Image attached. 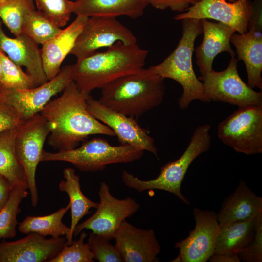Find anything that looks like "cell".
Returning <instances> with one entry per match:
<instances>
[{
    "label": "cell",
    "mask_w": 262,
    "mask_h": 262,
    "mask_svg": "<svg viewBox=\"0 0 262 262\" xmlns=\"http://www.w3.org/2000/svg\"><path fill=\"white\" fill-rule=\"evenodd\" d=\"M90 97V94L81 92L72 81L60 97L44 107L40 113L54 125L48 136L49 145L58 151H65L77 147L92 135L115 136L89 112L87 101Z\"/></svg>",
    "instance_id": "6da1fadb"
},
{
    "label": "cell",
    "mask_w": 262,
    "mask_h": 262,
    "mask_svg": "<svg viewBox=\"0 0 262 262\" xmlns=\"http://www.w3.org/2000/svg\"><path fill=\"white\" fill-rule=\"evenodd\" d=\"M147 53L136 44L118 42L105 51H96L77 60L72 65V80L81 92L90 94L120 77L143 68Z\"/></svg>",
    "instance_id": "7a4b0ae2"
},
{
    "label": "cell",
    "mask_w": 262,
    "mask_h": 262,
    "mask_svg": "<svg viewBox=\"0 0 262 262\" xmlns=\"http://www.w3.org/2000/svg\"><path fill=\"white\" fill-rule=\"evenodd\" d=\"M164 79L149 68L120 77L103 86L98 101L134 118L158 106L165 91Z\"/></svg>",
    "instance_id": "3957f363"
},
{
    "label": "cell",
    "mask_w": 262,
    "mask_h": 262,
    "mask_svg": "<svg viewBox=\"0 0 262 262\" xmlns=\"http://www.w3.org/2000/svg\"><path fill=\"white\" fill-rule=\"evenodd\" d=\"M181 21L182 37L176 49L163 61L149 68L164 79H172L181 86L183 92L178 105L181 109H185L193 101H210L205 94L203 83L196 77L192 65L195 42L202 33L201 20L188 18Z\"/></svg>",
    "instance_id": "277c9868"
},
{
    "label": "cell",
    "mask_w": 262,
    "mask_h": 262,
    "mask_svg": "<svg viewBox=\"0 0 262 262\" xmlns=\"http://www.w3.org/2000/svg\"><path fill=\"white\" fill-rule=\"evenodd\" d=\"M210 129L211 126L208 124L197 127L183 153L178 159L163 166L156 178L142 180L124 170L121 176L123 183L127 187L140 192L149 190L167 191L176 195L183 203L190 205V202L181 192V184L192 163L210 148Z\"/></svg>",
    "instance_id": "5b68a950"
},
{
    "label": "cell",
    "mask_w": 262,
    "mask_h": 262,
    "mask_svg": "<svg viewBox=\"0 0 262 262\" xmlns=\"http://www.w3.org/2000/svg\"><path fill=\"white\" fill-rule=\"evenodd\" d=\"M144 151L134 147L111 145L100 137L83 141L80 147L65 151H43L41 162L63 161L69 163L81 171H102L110 164L128 163L140 159Z\"/></svg>",
    "instance_id": "8992f818"
},
{
    "label": "cell",
    "mask_w": 262,
    "mask_h": 262,
    "mask_svg": "<svg viewBox=\"0 0 262 262\" xmlns=\"http://www.w3.org/2000/svg\"><path fill=\"white\" fill-rule=\"evenodd\" d=\"M54 125L40 113L24 121L16 128L15 148L18 161L23 169L32 206L38 202L36 172L43 152L46 138Z\"/></svg>",
    "instance_id": "52a82bcc"
},
{
    "label": "cell",
    "mask_w": 262,
    "mask_h": 262,
    "mask_svg": "<svg viewBox=\"0 0 262 262\" xmlns=\"http://www.w3.org/2000/svg\"><path fill=\"white\" fill-rule=\"evenodd\" d=\"M219 140L247 155L262 152V105L238 107L217 127Z\"/></svg>",
    "instance_id": "ba28073f"
},
{
    "label": "cell",
    "mask_w": 262,
    "mask_h": 262,
    "mask_svg": "<svg viewBox=\"0 0 262 262\" xmlns=\"http://www.w3.org/2000/svg\"><path fill=\"white\" fill-rule=\"evenodd\" d=\"M238 60L231 57L225 70L213 69L200 77L210 101L222 102L238 107L262 105V92L255 91L243 82L237 69Z\"/></svg>",
    "instance_id": "9c48e42d"
},
{
    "label": "cell",
    "mask_w": 262,
    "mask_h": 262,
    "mask_svg": "<svg viewBox=\"0 0 262 262\" xmlns=\"http://www.w3.org/2000/svg\"><path fill=\"white\" fill-rule=\"evenodd\" d=\"M99 203L94 213L76 227L74 235L77 236L84 229L111 240L121 224L133 215L139 209L136 200L128 197L118 199L111 193L109 186L105 182L100 184L98 191Z\"/></svg>",
    "instance_id": "30bf717a"
},
{
    "label": "cell",
    "mask_w": 262,
    "mask_h": 262,
    "mask_svg": "<svg viewBox=\"0 0 262 262\" xmlns=\"http://www.w3.org/2000/svg\"><path fill=\"white\" fill-rule=\"evenodd\" d=\"M72 65L61 68L53 79L38 86L23 90L0 86V100L12 106L24 122L40 113L52 97L72 81Z\"/></svg>",
    "instance_id": "8fae6325"
},
{
    "label": "cell",
    "mask_w": 262,
    "mask_h": 262,
    "mask_svg": "<svg viewBox=\"0 0 262 262\" xmlns=\"http://www.w3.org/2000/svg\"><path fill=\"white\" fill-rule=\"evenodd\" d=\"M136 41L133 33L116 17L91 16L78 36L70 54L79 60L98 49L108 48L118 42L134 44Z\"/></svg>",
    "instance_id": "7c38bea8"
},
{
    "label": "cell",
    "mask_w": 262,
    "mask_h": 262,
    "mask_svg": "<svg viewBox=\"0 0 262 262\" xmlns=\"http://www.w3.org/2000/svg\"><path fill=\"white\" fill-rule=\"evenodd\" d=\"M193 213L195 227L187 237L175 243L180 253L171 262H206L214 252L220 228L216 213L198 208Z\"/></svg>",
    "instance_id": "4fadbf2b"
},
{
    "label": "cell",
    "mask_w": 262,
    "mask_h": 262,
    "mask_svg": "<svg viewBox=\"0 0 262 262\" xmlns=\"http://www.w3.org/2000/svg\"><path fill=\"white\" fill-rule=\"evenodd\" d=\"M252 13L251 0H200L174 18L176 20L213 19L229 26L243 34L248 31Z\"/></svg>",
    "instance_id": "5bb4252c"
},
{
    "label": "cell",
    "mask_w": 262,
    "mask_h": 262,
    "mask_svg": "<svg viewBox=\"0 0 262 262\" xmlns=\"http://www.w3.org/2000/svg\"><path fill=\"white\" fill-rule=\"evenodd\" d=\"M87 108L93 116L114 132L121 145L147 151L158 158L154 139L139 125L135 118L105 106L91 96L87 100Z\"/></svg>",
    "instance_id": "9a60e30c"
},
{
    "label": "cell",
    "mask_w": 262,
    "mask_h": 262,
    "mask_svg": "<svg viewBox=\"0 0 262 262\" xmlns=\"http://www.w3.org/2000/svg\"><path fill=\"white\" fill-rule=\"evenodd\" d=\"M66 245L64 237L46 238L36 233L0 242V262H49Z\"/></svg>",
    "instance_id": "2e32d148"
},
{
    "label": "cell",
    "mask_w": 262,
    "mask_h": 262,
    "mask_svg": "<svg viewBox=\"0 0 262 262\" xmlns=\"http://www.w3.org/2000/svg\"><path fill=\"white\" fill-rule=\"evenodd\" d=\"M115 246L122 262H156L160 246L154 231L143 229L124 221L115 232Z\"/></svg>",
    "instance_id": "e0dca14e"
},
{
    "label": "cell",
    "mask_w": 262,
    "mask_h": 262,
    "mask_svg": "<svg viewBox=\"0 0 262 262\" xmlns=\"http://www.w3.org/2000/svg\"><path fill=\"white\" fill-rule=\"evenodd\" d=\"M0 50L16 65L25 66L34 87L48 81L43 69L41 49L29 37L21 34L12 38L4 33L0 19Z\"/></svg>",
    "instance_id": "ac0fdd59"
},
{
    "label": "cell",
    "mask_w": 262,
    "mask_h": 262,
    "mask_svg": "<svg viewBox=\"0 0 262 262\" xmlns=\"http://www.w3.org/2000/svg\"><path fill=\"white\" fill-rule=\"evenodd\" d=\"M262 22L250 20L248 31L234 33L230 39L236 48L238 60L244 62L247 72V84L262 90Z\"/></svg>",
    "instance_id": "d6986e66"
},
{
    "label": "cell",
    "mask_w": 262,
    "mask_h": 262,
    "mask_svg": "<svg viewBox=\"0 0 262 262\" xmlns=\"http://www.w3.org/2000/svg\"><path fill=\"white\" fill-rule=\"evenodd\" d=\"M201 20L203 39L195 51L196 63L203 76L213 69V61L219 53L227 52L231 57H235L230 39L236 32L231 27L221 22L209 21L205 19Z\"/></svg>",
    "instance_id": "ffe728a7"
},
{
    "label": "cell",
    "mask_w": 262,
    "mask_h": 262,
    "mask_svg": "<svg viewBox=\"0 0 262 262\" xmlns=\"http://www.w3.org/2000/svg\"><path fill=\"white\" fill-rule=\"evenodd\" d=\"M89 17L77 16L72 22L54 37L42 44L41 49L44 71L48 81L60 72L61 65L73 48Z\"/></svg>",
    "instance_id": "44dd1931"
},
{
    "label": "cell",
    "mask_w": 262,
    "mask_h": 262,
    "mask_svg": "<svg viewBox=\"0 0 262 262\" xmlns=\"http://www.w3.org/2000/svg\"><path fill=\"white\" fill-rule=\"evenodd\" d=\"M261 214L262 198L241 180L233 193L225 199L216 215L221 228Z\"/></svg>",
    "instance_id": "7402d4cb"
},
{
    "label": "cell",
    "mask_w": 262,
    "mask_h": 262,
    "mask_svg": "<svg viewBox=\"0 0 262 262\" xmlns=\"http://www.w3.org/2000/svg\"><path fill=\"white\" fill-rule=\"evenodd\" d=\"M148 5L145 0H77L73 2L72 12L88 17L126 16L136 19Z\"/></svg>",
    "instance_id": "603a6c76"
},
{
    "label": "cell",
    "mask_w": 262,
    "mask_h": 262,
    "mask_svg": "<svg viewBox=\"0 0 262 262\" xmlns=\"http://www.w3.org/2000/svg\"><path fill=\"white\" fill-rule=\"evenodd\" d=\"M65 180L59 184V190L66 193L69 198L71 210V224L68 235L66 237V245L73 241L74 231L80 220L89 214L91 208H97L98 203L91 200L86 197L81 189L80 178L73 168H66L63 170Z\"/></svg>",
    "instance_id": "cb8c5ba5"
},
{
    "label": "cell",
    "mask_w": 262,
    "mask_h": 262,
    "mask_svg": "<svg viewBox=\"0 0 262 262\" xmlns=\"http://www.w3.org/2000/svg\"><path fill=\"white\" fill-rule=\"evenodd\" d=\"M258 217L220 228L214 253L238 254L253 238Z\"/></svg>",
    "instance_id": "d4e9b609"
},
{
    "label": "cell",
    "mask_w": 262,
    "mask_h": 262,
    "mask_svg": "<svg viewBox=\"0 0 262 262\" xmlns=\"http://www.w3.org/2000/svg\"><path fill=\"white\" fill-rule=\"evenodd\" d=\"M69 203L56 212L44 216H27L19 224V231L23 234L36 233L53 238L66 237L70 228L62 222L64 216L70 209Z\"/></svg>",
    "instance_id": "484cf974"
},
{
    "label": "cell",
    "mask_w": 262,
    "mask_h": 262,
    "mask_svg": "<svg viewBox=\"0 0 262 262\" xmlns=\"http://www.w3.org/2000/svg\"><path fill=\"white\" fill-rule=\"evenodd\" d=\"M16 128L5 130L0 133V174L8 180L13 186L16 185L27 186L23 171L16 152Z\"/></svg>",
    "instance_id": "4316f807"
},
{
    "label": "cell",
    "mask_w": 262,
    "mask_h": 262,
    "mask_svg": "<svg viewBox=\"0 0 262 262\" xmlns=\"http://www.w3.org/2000/svg\"><path fill=\"white\" fill-rule=\"evenodd\" d=\"M27 190L25 185L13 186L7 202L0 210V240L16 236L17 215L21 212L19 205L28 196Z\"/></svg>",
    "instance_id": "83f0119b"
},
{
    "label": "cell",
    "mask_w": 262,
    "mask_h": 262,
    "mask_svg": "<svg viewBox=\"0 0 262 262\" xmlns=\"http://www.w3.org/2000/svg\"><path fill=\"white\" fill-rule=\"evenodd\" d=\"M62 29L35 9L25 15L21 27L22 34L27 35L37 44H43L58 34Z\"/></svg>",
    "instance_id": "f1b7e54d"
},
{
    "label": "cell",
    "mask_w": 262,
    "mask_h": 262,
    "mask_svg": "<svg viewBox=\"0 0 262 262\" xmlns=\"http://www.w3.org/2000/svg\"><path fill=\"white\" fill-rule=\"evenodd\" d=\"M35 9L33 0H0V18L16 36L22 34L25 14Z\"/></svg>",
    "instance_id": "f546056e"
},
{
    "label": "cell",
    "mask_w": 262,
    "mask_h": 262,
    "mask_svg": "<svg viewBox=\"0 0 262 262\" xmlns=\"http://www.w3.org/2000/svg\"><path fill=\"white\" fill-rule=\"evenodd\" d=\"M2 76L0 86L8 88L23 90L34 87L32 78L21 67L12 61L0 50Z\"/></svg>",
    "instance_id": "4dcf8cb0"
},
{
    "label": "cell",
    "mask_w": 262,
    "mask_h": 262,
    "mask_svg": "<svg viewBox=\"0 0 262 262\" xmlns=\"http://www.w3.org/2000/svg\"><path fill=\"white\" fill-rule=\"evenodd\" d=\"M87 234L82 230L79 238L66 245L49 262H93L94 257L88 243H85Z\"/></svg>",
    "instance_id": "1f68e13d"
},
{
    "label": "cell",
    "mask_w": 262,
    "mask_h": 262,
    "mask_svg": "<svg viewBox=\"0 0 262 262\" xmlns=\"http://www.w3.org/2000/svg\"><path fill=\"white\" fill-rule=\"evenodd\" d=\"M38 11L59 27L66 24L72 13L73 1L69 0H33Z\"/></svg>",
    "instance_id": "d6a6232c"
},
{
    "label": "cell",
    "mask_w": 262,
    "mask_h": 262,
    "mask_svg": "<svg viewBox=\"0 0 262 262\" xmlns=\"http://www.w3.org/2000/svg\"><path fill=\"white\" fill-rule=\"evenodd\" d=\"M87 243L94 260L99 262H122L120 253L115 246L113 245L107 239L92 232L89 236Z\"/></svg>",
    "instance_id": "836d02e7"
},
{
    "label": "cell",
    "mask_w": 262,
    "mask_h": 262,
    "mask_svg": "<svg viewBox=\"0 0 262 262\" xmlns=\"http://www.w3.org/2000/svg\"><path fill=\"white\" fill-rule=\"evenodd\" d=\"M241 260L246 262H262V214L257 219L254 235L248 245L238 253Z\"/></svg>",
    "instance_id": "e575fe53"
},
{
    "label": "cell",
    "mask_w": 262,
    "mask_h": 262,
    "mask_svg": "<svg viewBox=\"0 0 262 262\" xmlns=\"http://www.w3.org/2000/svg\"><path fill=\"white\" fill-rule=\"evenodd\" d=\"M22 122L14 108L0 100V133L16 128Z\"/></svg>",
    "instance_id": "d590c367"
},
{
    "label": "cell",
    "mask_w": 262,
    "mask_h": 262,
    "mask_svg": "<svg viewBox=\"0 0 262 262\" xmlns=\"http://www.w3.org/2000/svg\"><path fill=\"white\" fill-rule=\"evenodd\" d=\"M148 4L160 10L170 8L174 11L184 12L200 0H145Z\"/></svg>",
    "instance_id": "8d00e7d4"
},
{
    "label": "cell",
    "mask_w": 262,
    "mask_h": 262,
    "mask_svg": "<svg viewBox=\"0 0 262 262\" xmlns=\"http://www.w3.org/2000/svg\"><path fill=\"white\" fill-rule=\"evenodd\" d=\"M12 187L10 181L0 174V210L7 202Z\"/></svg>",
    "instance_id": "74e56055"
},
{
    "label": "cell",
    "mask_w": 262,
    "mask_h": 262,
    "mask_svg": "<svg viewBox=\"0 0 262 262\" xmlns=\"http://www.w3.org/2000/svg\"><path fill=\"white\" fill-rule=\"evenodd\" d=\"M210 262H240L238 254L213 253L209 259Z\"/></svg>",
    "instance_id": "f35d334b"
},
{
    "label": "cell",
    "mask_w": 262,
    "mask_h": 262,
    "mask_svg": "<svg viewBox=\"0 0 262 262\" xmlns=\"http://www.w3.org/2000/svg\"><path fill=\"white\" fill-rule=\"evenodd\" d=\"M2 76V66L1 62L0 59V81L1 79Z\"/></svg>",
    "instance_id": "ab89813d"
}]
</instances>
